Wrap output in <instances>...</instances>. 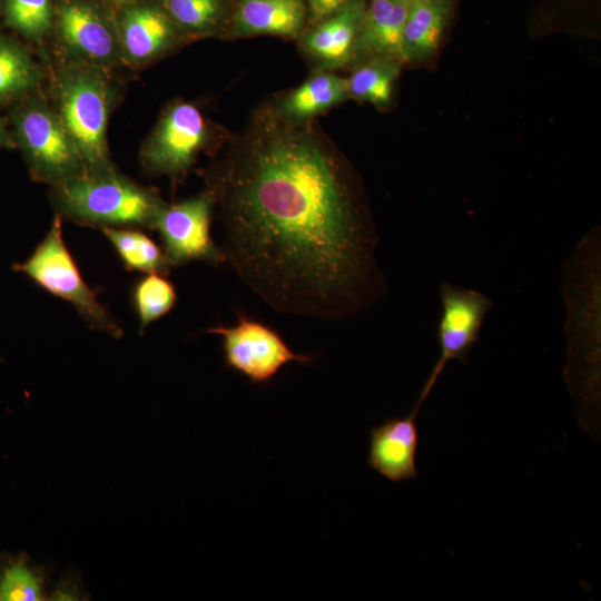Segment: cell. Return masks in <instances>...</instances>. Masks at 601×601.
I'll return each instance as SVG.
<instances>
[{
  "instance_id": "cell-1",
  "label": "cell",
  "mask_w": 601,
  "mask_h": 601,
  "mask_svg": "<svg viewBox=\"0 0 601 601\" xmlns=\"http://www.w3.org/2000/svg\"><path fill=\"white\" fill-rule=\"evenodd\" d=\"M208 183L226 262L273 309L344 319L385 292L354 177L307 122L262 119Z\"/></svg>"
},
{
  "instance_id": "cell-2",
  "label": "cell",
  "mask_w": 601,
  "mask_h": 601,
  "mask_svg": "<svg viewBox=\"0 0 601 601\" xmlns=\"http://www.w3.org/2000/svg\"><path fill=\"white\" fill-rule=\"evenodd\" d=\"M56 214L76 224L99 229L154 228L165 204L159 195L115 168L101 174H85L51 190Z\"/></svg>"
},
{
  "instance_id": "cell-3",
  "label": "cell",
  "mask_w": 601,
  "mask_h": 601,
  "mask_svg": "<svg viewBox=\"0 0 601 601\" xmlns=\"http://www.w3.org/2000/svg\"><path fill=\"white\" fill-rule=\"evenodd\" d=\"M59 117L77 144L87 174L114 169L107 146V122L111 90L93 67L69 66L57 83Z\"/></svg>"
},
{
  "instance_id": "cell-4",
  "label": "cell",
  "mask_w": 601,
  "mask_h": 601,
  "mask_svg": "<svg viewBox=\"0 0 601 601\" xmlns=\"http://www.w3.org/2000/svg\"><path fill=\"white\" fill-rule=\"evenodd\" d=\"M13 269L29 277L51 295L69 303L92 329L114 338L122 329L110 312L100 303L95 290L83 279L62 235V218L55 215L49 230L31 255Z\"/></svg>"
},
{
  "instance_id": "cell-5",
  "label": "cell",
  "mask_w": 601,
  "mask_h": 601,
  "mask_svg": "<svg viewBox=\"0 0 601 601\" xmlns=\"http://www.w3.org/2000/svg\"><path fill=\"white\" fill-rule=\"evenodd\" d=\"M17 138L32 177L57 186L87 174L81 152L59 115L32 99L14 117Z\"/></svg>"
},
{
  "instance_id": "cell-6",
  "label": "cell",
  "mask_w": 601,
  "mask_h": 601,
  "mask_svg": "<svg viewBox=\"0 0 601 601\" xmlns=\"http://www.w3.org/2000/svg\"><path fill=\"white\" fill-rule=\"evenodd\" d=\"M208 128L191 104L171 105L161 116L140 151L144 170L177 179L187 174L207 145Z\"/></svg>"
},
{
  "instance_id": "cell-7",
  "label": "cell",
  "mask_w": 601,
  "mask_h": 601,
  "mask_svg": "<svg viewBox=\"0 0 601 601\" xmlns=\"http://www.w3.org/2000/svg\"><path fill=\"white\" fill-rule=\"evenodd\" d=\"M215 197L208 190L195 197L164 204L157 214L152 230L159 233L164 253L171 267L190 262H206L218 266L225 255L210 234Z\"/></svg>"
},
{
  "instance_id": "cell-8",
  "label": "cell",
  "mask_w": 601,
  "mask_h": 601,
  "mask_svg": "<svg viewBox=\"0 0 601 601\" xmlns=\"http://www.w3.org/2000/svg\"><path fill=\"white\" fill-rule=\"evenodd\" d=\"M439 292L442 305L437 328L440 356L414 406L417 411L451 359L467 364L470 353L480 338L484 317L492 307L491 299L474 289L444 283Z\"/></svg>"
},
{
  "instance_id": "cell-9",
  "label": "cell",
  "mask_w": 601,
  "mask_h": 601,
  "mask_svg": "<svg viewBox=\"0 0 601 601\" xmlns=\"http://www.w3.org/2000/svg\"><path fill=\"white\" fill-rule=\"evenodd\" d=\"M207 333L221 336L226 365L252 383H266L285 365L312 359L309 355L293 352L268 325L245 316H239L236 325H218Z\"/></svg>"
},
{
  "instance_id": "cell-10",
  "label": "cell",
  "mask_w": 601,
  "mask_h": 601,
  "mask_svg": "<svg viewBox=\"0 0 601 601\" xmlns=\"http://www.w3.org/2000/svg\"><path fill=\"white\" fill-rule=\"evenodd\" d=\"M366 0H356L343 10L307 24L300 48L322 70L342 68L358 56V41Z\"/></svg>"
},
{
  "instance_id": "cell-11",
  "label": "cell",
  "mask_w": 601,
  "mask_h": 601,
  "mask_svg": "<svg viewBox=\"0 0 601 601\" xmlns=\"http://www.w3.org/2000/svg\"><path fill=\"white\" fill-rule=\"evenodd\" d=\"M417 413L413 408L408 415L388 418L371 431L367 464L390 481L402 482L418 476L415 461Z\"/></svg>"
},
{
  "instance_id": "cell-12",
  "label": "cell",
  "mask_w": 601,
  "mask_h": 601,
  "mask_svg": "<svg viewBox=\"0 0 601 601\" xmlns=\"http://www.w3.org/2000/svg\"><path fill=\"white\" fill-rule=\"evenodd\" d=\"M306 26L304 0H236L226 30L234 38L259 35L298 38Z\"/></svg>"
},
{
  "instance_id": "cell-13",
  "label": "cell",
  "mask_w": 601,
  "mask_h": 601,
  "mask_svg": "<svg viewBox=\"0 0 601 601\" xmlns=\"http://www.w3.org/2000/svg\"><path fill=\"white\" fill-rule=\"evenodd\" d=\"M59 29L67 47L90 62L110 63L118 56L120 48L115 32L87 2H65L59 11Z\"/></svg>"
},
{
  "instance_id": "cell-14",
  "label": "cell",
  "mask_w": 601,
  "mask_h": 601,
  "mask_svg": "<svg viewBox=\"0 0 601 601\" xmlns=\"http://www.w3.org/2000/svg\"><path fill=\"white\" fill-rule=\"evenodd\" d=\"M177 30L161 7H132L125 11L121 19V49L134 62L148 61L173 47Z\"/></svg>"
},
{
  "instance_id": "cell-15",
  "label": "cell",
  "mask_w": 601,
  "mask_h": 601,
  "mask_svg": "<svg viewBox=\"0 0 601 601\" xmlns=\"http://www.w3.org/2000/svg\"><path fill=\"white\" fill-rule=\"evenodd\" d=\"M410 0H366L358 55L402 60V40Z\"/></svg>"
},
{
  "instance_id": "cell-16",
  "label": "cell",
  "mask_w": 601,
  "mask_h": 601,
  "mask_svg": "<svg viewBox=\"0 0 601 601\" xmlns=\"http://www.w3.org/2000/svg\"><path fill=\"white\" fill-rule=\"evenodd\" d=\"M454 3L410 0L402 40V60L421 62L440 47Z\"/></svg>"
},
{
  "instance_id": "cell-17",
  "label": "cell",
  "mask_w": 601,
  "mask_h": 601,
  "mask_svg": "<svg viewBox=\"0 0 601 601\" xmlns=\"http://www.w3.org/2000/svg\"><path fill=\"white\" fill-rule=\"evenodd\" d=\"M347 98V79L321 70L285 95L273 112L286 121L303 124Z\"/></svg>"
},
{
  "instance_id": "cell-18",
  "label": "cell",
  "mask_w": 601,
  "mask_h": 601,
  "mask_svg": "<svg viewBox=\"0 0 601 601\" xmlns=\"http://www.w3.org/2000/svg\"><path fill=\"white\" fill-rule=\"evenodd\" d=\"M105 237L112 245L124 267L141 274L168 275L171 265L160 248L142 229L104 228Z\"/></svg>"
},
{
  "instance_id": "cell-19",
  "label": "cell",
  "mask_w": 601,
  "mask_h": 601,
  "mask_svg": "<svg viewBox=\"0 0 601 601\" xmlns=\"http://www.w3.org/2000/svg\"><path fill=\"white\" fill-rule=\"evenodd\" d=\"M231 7L229 0H161L176 28L190 35L226 29Z\"/></svg>"
},
{
  "instance_id": "cell-20",
  "label": "cell",
  "mask_w": 601,
  "mask_h": 601,
  "mask_svg": "<svg viewBox=\"0 0 601 601\" xmlns=\"http://www.w3.org/2000/svg\"><path fill=\"white\" fill-rule=\"evenodd\" d=\"M401 63V60L392 58H371L347 78L349 97L377 107L388 106Z\"/></svg>"
},
{
  "instance_id": "cell-21",
  "label": "cell",
  "mask_w": 601,
  "mask_h": 601,
  "mask_svg": "<svg viewBox=\"0 0 601 601\" xmlns=\"http://www.w3.org/2000/svg\"><path fill=\"white\" fill-rule=\"evenodd\" d=\"M41 73L18 43L0 38V102L23 96L40 82Z\"/></svg>"
},
{
  "instance_id": "cell-22",
  "label": "cell",
  "mask_w": 601,
  "mask_h": 601,
  "mask_svg": "<svg viewBox=\"0 0 601 601\" xmlns=\"http://www.w3.org/2000/svg\"><path fill=\"white\" fill-rule=\"evenodd\" d=\"M132 305L144 331L154 322L167 315L176 305L177 294L174 284L161 274H144L134 285Z\"/></svg>"
},
{
  "instance_id": "cell-23",
  "label": "cell",
  "mask_w": 601,
  "mask_h": 601,
  "mask_svg": "<svg viewBox=\"0 0 601 601\" xmlns=\"http://www.w3.org/2000/svg\"><path fill=\"white\" fill-rule=\"evenodd\" d=\"M43 570L24 555L7 560L0 570V600H46Z\"/></svg>"
},
{
  "instance_id": "cell-24",
  "label": "cell",
  "mask_w": 601,
  "mask_h": 601,
  "mask_svg": "<svg viewBox=\"0 0 601 601\" xmlns=\"http://www.w3.org/2000/svg\"><path fill=\"white\" fill-rule=\"evenodd\" d=\"M8 21L31 38L46 35L52 23L50 0H6Z\"/></svg>"
},
{
  "instance_id": "cell-25",
  "label": "cell",
  "mask_w": 601,
  "mask_h": 601,
  "mask_svg": "<svg viewBox=\"0 0 601 601\" xmlns=\"http://www.w3.org/2000/svg\"><path fill=\"white\" fill-rule=\"evenodd\" d=\"M307 24L316 23L349 6L356 0H304Z\"/></svg>"
},
{
  "instance_id": "cell-26",
  "label": "cell",
  "mask_w": 601,
  "mask_h": 601,
  "mask_svg": "<svg viewBox=\"0 0 601 601\" xmlns=\"http://www.w3.org/2000/svg\"><path fill=\"white\" fill-rule=\"evenodd\" d=\"M85 589L75 575H68L56 584L50 593V600H83Z\"/></svg>"
},
{
  "instance_id": "cell-27",
  "label": "cell",
  "mask_w": 601,
  "mask_h": 601,
  "mask_svg": "<svg viewBox=\"0 0 601 601\" xmlns=\"http://www.w3.org/2000/svg\"><path fill=\"white\" fill-rule=\"evenodd\" d=\"M14 145L11 136L7 131L3 122L0 119V146L2 147H12Z\"/></svg>"
},
{
  "instance_id": "cell-28",
  "label": "cell",
  "mask_w": 601,
  "mask_h": 601,
  "mask_svg": "<svg viewBox=\"0 0 601 601\" xmlns=\"http://www.w3.org/2000/svg\"><path fill=\"white\" fill-rule=\"evenodd\" d=\"M440 1H444V2H450V3H454L455 0H440Z\"/></svg>"
},
{
  "instance_id": "cell-29",
  "label": "cell",
  "mask_w": 601,
  "mask_h": 601,
  "mask_svg": "<svg viewBox=\"0 0 601 601\" xmlns=\"http://www.w3.org/2000/svg\"><path fill=\"white\" fill-rule=\"evenodd\" d=\"M2 0H0V3H1Z\"/></svg>"
}]
</instances>
